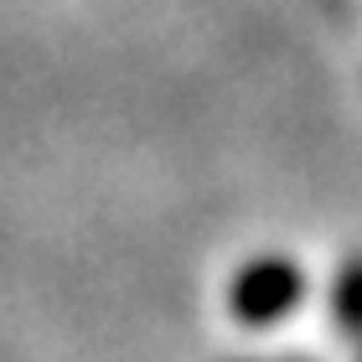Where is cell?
Instances as JSON below:
<instances>
[{"label": "cell", "mask_w": 362, "mask_h": 362, "mask_svg": "<svg viewBox=\"0 0 362 362\" xmlns=\"http://www.w3.org/2000/svg\"><path fill=\"white\" fill-rule=\"evenodd\" d=\"M300 290H305V274L290 259H254L233 279V316L243 326H269L300 300Z\"/></svg>", "instance_id": "6da1fadb"}, {"label": "cell", "mask_w": 362, "mask_h": 362, "mask_svg": "<svg viewBox=\"0 0 362 362\" xmlns=\"http://www.w3.org/2000/svg\"><path fill=\"white\" fill-rule=\"evenodd\" d=\"M332 316H337L341 332L352 337V357L362 362V259H352V264L337 274V290H332Z\"/></svg>", "instance_id": "7a4b0ae2"}]
</instances>
